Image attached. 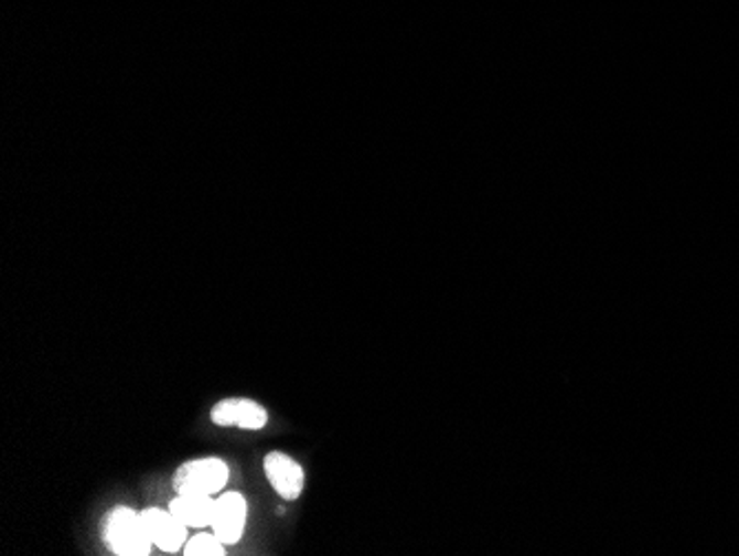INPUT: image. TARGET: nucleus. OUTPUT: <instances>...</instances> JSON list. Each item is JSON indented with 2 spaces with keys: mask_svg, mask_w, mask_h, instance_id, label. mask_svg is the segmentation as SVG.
I'll list each match as a JSON object with an SVG mask.
<instances>
[{
  "mask_svg": "<svg viewBox=\"0 0 739 556\" xmlns=\"http://www.w3.org/2000/svg\"><path fill=\"white\" fill-rule=\"evenodd\" d=\"M103 538L118 556H147L153 545L140 514L125 505L107 514L103 525Z\"/></svg>",
  "mask_w": 739,
  "mask_h": 556,
  "instance_id": "f257e3e1",
  "label": "nucleus"
},
{
  "mask_svg": "<svg viewBox=\"0 0 739 556\" xmlns=\"http://www.w3.org/2000/svg\"><path fill=\"white\" fill-rule=\"evenodd\" d=\"M231 470L226 461L208 457L186 461L173 474V490L178 494H204L213 496L228 483Z\"/></svg>",
  "mask_w": 739,
  "mask_h": 556,
  "instance_id": "f03ea898",
  "label": "nucleus"
},
{
  "mask_svg": "<svg viewBox=\"0 0 739 556\" xmlns=\"http://www.w3.org/2000/svg\"><path fill=\"white\" fill-rule=\"evenodd\" d=\"M246 514L248 505L246 499L239 492H226L219 499H215V514L211 530L224 545L239 543L244 527H246Z\"/></svg>",
  "mask_w": 739,
  "mask_h": 556,
  "instance_id": "7ed1b4c3",
  "label": "nucleus"
},
{
  "mask_svg": "<svg viewBox=\"0 0 739 556\" xmlns=\"http://www.w3.org/2000/svg\"><path fill=\"white\" fill-rule=\"evenodd\" d=\"M264 472H266V479L270 481L272 490L286 499V501H294L301 496L303 492V483H306V477H303V468L290 459L288 455L275 450V452H268L266 459H264Z\"/></svg>",
  "mask_w": 739,
  "mask_h": 556,
  "instance_id": "20e7f679",
  "label": "nucleus"
},
{
  "mask_svg": "<svg viewBox=\"0 0 739 556\" xmlns=\"http://www.w3.org/2000/svg\"><path fill=\"white\" fill-rule=\"evenodd\" d=\"M211 419L217 426H237L244 430H261L268 424V413L261 404L246 397H231L219 402L211 410Z\"/></svg>",
  "mask_w": 739,
  "mask_h": 556,
  "instance_id": "39448f33",
  "label": "nucleus"
},
{
  "mask_svg": "<svg viewBox=\"0 0 739 556\" xmlns=\"http://www.w3.org/2000/svg\"><path fill=\"white\" fill-rule=\"evenodd\" d=\"M140 518L151 543L160 549L178 552L186 543V525L171 510L147 507L140 512Z\"/></svg>",
  "mask_w": 739,
  "mask_h": 556,
  "instance_id": "423d86ee",
  "label": "nucleus"
},
{
  "mask_svg": "<svg viewBox=\"0 0 739 556\" xmlns=\"http://www.w3.org/2000/svg\"><path fill=\"white\" fill-rule=\"evenodd\" d=\"M169 510L186 527H208L215 514V499L204 494H178V499L171 501Z\"/></svg>",
  "mask_w": 739,
  "mask_h": 556,
  "instance_id": "0eeeda50",
  "label": "nucleus"
},
{
  "mask_svg": "<svg viewBox=\"0 0 739 556\" xmlns=\"http://www.w3.org/2000/svg\"><path fill=\"white\" fill-rule=\"evenodd\" d=\"M224 543L215 534H197L191 541L184 543V554L186 556H222Z\"/></svg>",
  "mask_w": 739,
  "mask_h": 556,
  "instance_id": "6e6552de",
  "label": "nucleus"
}]
</instances>
